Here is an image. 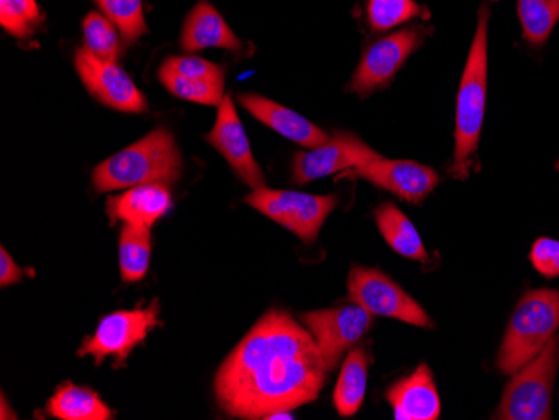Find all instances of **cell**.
<instances>
[{
  "label": "cell",
  "instance_id": "cell-24",
  "mask_svg": "<svg viewBox=\"0 0 559 420\" xmlns=\"http://www.w3.org/2000/svg\"><path fill=\"white\" fill-rule=\"evenodd\" d=\"M158 77L169 93L185 101L219 106L225 97V81L188 80L165 68H159Z\"/></svg>",
  "mask_w": 559,
  "mask_h": 420
},
{
  "label": "cell",
  "instance_id": "cell-20",
  "mask_svg": "<svg viewBox=\"0 0 559 420\" xmlns=\"http://www.w3.org/2000/svg\"><path fill=\"white\" fill-rule=\"evenodd\" d=\"M47 412L61 420H109L111 409L97 397L96 392L80 385L64 384L49 403Z\"/></svg>",
  "mask_w": 559,
  "mask_h": 420
},
{
  "label": "cell",
  "instance_id": "cell-17",
  "mask_svg": "<svg viewBox=\"0 0 559 420\" xmlns=\"http://www.w3.org/2000/svg\"><path fill=\"white\" fill-rule=\"evenodd\" d=\"M171 208L168 184L150 183L130 188L124 193L108 197L106 213L115 221L151 228Z\"/></svg>",
  "mask_w": 559,
  "mask_h": 420
},
{
  "label": "cell",
  "instance_id": "cell-15",
  "mask_svg": "<svg viewBox=\"0 0 559 420\" xmlns=\"http://www.w3.org/2000/svg\"><path fill=\"white\" fill-rule=\"evenodd\" d=\"M238 101L265 127L272 128L276 133L300 144V146L312 149V147L322 146L330 140L329 134L316 127L309 119L301 118L292 109L270 101L260 94H240Z\"/></svg>",
  "mask_w": 559,
  "mask_h": 420
},
{
  "label": "cell",
  "instance_id": "cell-31",
  "mask_svg": "<svg viewBox=\"0 0 559 420\" xmlns=\"http://www.w3.org/2000/svg\"><path fill=\"white\" fill-rule=\"evenodd\" d=\"M24 278V272L15 265L12 256L5 252V249L0 250V285L9 287V285L17 284Z\"/></svg>",
  "mask_w": 559,
  "mask_h": 420
},
{
  "label": "cell",
  "instance_id": "cell-2",
  "mask_svg": "<svg viewBox=\"0 0 559 420\" xmlns=\"http://www.w3.org/2000/svg\"><path fill=\"white\" fill-rule=\"evenodd\" d=\"M491 11L485 4L479 9L476 36L464 68L455 106L454 159L451 175L457 180L469 177L471 158L479 147L488 96V27Z\"/></svg>",
  "mask_w": 559,
  "mask_h": 420
},
{
  "label": "cell",
  "instance_id": "cell-4",
  "mask_svg": "<svg viewBox=\"0 0 559 420\" xmlns=\"http://www.w3.org/2000/svg\"><path fill=\"white\" fill-rule=\"evenodd\" d=\"M558 331L559 290L526 291L506 328L496 365L502 374H516L521 367L539 356Z\"/></svg>",
  "mask_w": 559,
  "mask_h": 420
},
{
  "label": "cell",
  "instance_id": "cell-14",
  "mask_svg": "<svg viewBox=\"0 0 559 420\" xmlns=\"http://www.w3.org/2000/svg\"><path fill=\"white\" fill-rule=\"evenodd\" d=\"M206 141L228 161L235 175L245 184L253 190L265 187V177L259 163L253 158L247 133L238 118L230 94H225L223 97L222 105L218 106L215 128L210 131Z\"/></svg>",
  "mask_w": 559,
  "mask_h": 420
},
{
  "label": "cell",
  "instance_id": "cell-6",
  "mask_svg": "<svg viewBox=\"0 0 559 420\" xmlns=\"http://www.w3.org/2000/svg\"><path fill=\"white\" fill-rule=\"evenodd\" d=\"M243 202L297 235L304 243L312 244L326 216L337 206L338 197L263 187L247 194Z\"/></svg>",
  "mask_w": 559,
  "mask_h": 420
},
{
  "label": "cell",
  "instance_id": "cell-11",
  "mask_svg": "<svg viewBox=\"0 0 559 420\" xmlns=\"http://www.w3.org/2000/svg\"><path fill=\"white\" fill-rule=\"evenodd\" d=\"M379 158V153L373 152L359 136L347 131H337L322 146L294 156L292 180L295 184H307Z\"/></svg>",
  "mask_w": 559,
  "mask_h": 420
},
{
  "label": "cell",
  "instance_id": "cell-28",
  "mask_svg": "<svg viewBox=\"0 0 559 420\" xmlns=\"http://www.w3.org/2000/svg\"><path fill=\"white\" fill-rule=\"evenodd\" d=\"M40 19L36 0H0V24L11 36L19 39L31 36Z\"/></svg>",
  "mask_w": 559,
  "mask_h": 420
},
{
  "label": "cell",
  "instance_id": "cell-26",
  "mask_svg": "<svg viewBox=\"0 0 559 420\" xmlns=\"http://www.w3.org/2000/svg\"><path fill=\"white\" fill-rule=\"evenodd\" d=\"M100 11L108 15L126 43H136L147 33L143 0H96Z\"/></svg>",
  "mask_w": 559,
  "mask_h": 420
},
{
  "label": "cell",
  "instance_id": "cell-16",
  "mask_svg": "<svg viewBox=\"0 0 559 420\" xmlns=\"http://www.w3.org/2000/svg\"><path fill=\"white\" fill-rule=\"evenodd\" d=\"M385 399L397 420H436L441 416V399L432 372L426 363L417 367L409 377L392 385Z\"/></svg>",
  "mask_w": 559,
  "mask_h": 420
},
{
  "label": "cell",
  "instance_id": "cell-30",
  "mask_svg": "<svg viewBox=\"0 0 559 420\" xmlns=\"http://www.w3.org/2000/svg\"><path fill=\"white\" fill-rule=\"evenodd\" d=\"M530 260L543 277H559V241L539 238L531 249Z\"/></svg>",
  "mask_w": 559,
  "mask_h": 420
},
{
  "label": "cell",
  "instance_id": "cell-27",
  "mask_svg": "<svg viewBox=\"0 0 559 420\" xmlns=\"http://www.w3.org/2000/svg\"><path fill=\"white\" fill-rule=\"evenodd\" d=\"M426 11L414 0H369L370 26L376 31H389L414 17H427Z\"/></svg>",
  "mask_w": 559,
  "mask_h": 420
},
{
  "label": "cell",
  "instance_id": "cell-5",
  "mask_svg": "<svg viewBox=\"0 0 559 420\" xmlns=\"http://www.w3.org/2000/svg\"><path fill=\"white\" fill-rule=\"evenodd\" d=\"M559 367V337L549 340L545 349L518 370L506 385L495 419H551V397Z\"/></svg>",
  "mask_w": 559,
  "mask_h": 420
},
{
  "label": "cell",
  "instance_id": "cell-3",
  "mask_svg": "<svg viewBox=\"0 0 559 420\" xmlns=\"http://www.w3.org/2000/svg\"><path fill=\"white\" fill-rule=\"evenodd\" d=\"M181 168L183 159L175 137L159 128L97 165L93 184L99 193L130 190L140 184H171L180 178Z\"/></svg>",
  "mask_w": 559,
  "mask_h": 420
},
{
  "label": "cell",
  "instance_id": "cell-18",
  "mask_svg": "<svg viewBox=\"0 0 559 420\" xmlns=\"http://www.w3.org/2000/svg\"><path fill=\"white\" fill-rule=\"evenodd\" d=\"M209 47H223V49L238 51L241 43L212 4L200 2L194 5L185 21L181 49L188 55H193Z\"/></svg>",
  "mask_w": 559,
  "mask_h": 420
},
{
  "label": "cell",
  "instance_id": "cell-12",
  "mask_svg": "<svg viewBox=\"0 0 559 420\" xmlns=\"http://www.w3.org/2000/svg\"><path fill=\"white\" fill-rule=\"evenodd\" d=\"M75 69L84 86L97 101L116 111H146V97L116 62L97 58L83 47L75 52Z\"/></svg>",
  "mask_w": 559,
  "mask_h": 420
},
{
  "label": "cell",
  "instance_id": "cell-10",
  "mask_svg": "<svg viewBox=\"0 0 559 420\" xmlns=\"http://www.w3.org/2000/svg\"><path fill=\"white\" fill-rule=\"evenodd\" d=\"M424 36L423 27H409L370 46L352 76L347 91L366 97L373 91L388 87L407 58L423 44Z\"/></svg>",
  "mask_w": 559,
  "mask_h": 420
},
{
  "label": "cell",
  "instance_id": "cell-19",
  "mask_svg": "<svg viewBox=\"0 0 559 420\" xmlns=\"http://www.w3.org/2000/svg\"><path fill=\"white\" fill-rule=\"evenodd\" d=\"M376 224L380 235L399 255L416 260V262H427L429 255L424 249L416 227L394 203H384L376 209Z\"/></svg>",
  "mask_w": 559,
  "mask_h": 420
},
{
  "label": "cell",
  "instance_id": "cell-22",
  "mask_svg": "<svg viewBox=\"0 0 559 420\" xmlns=\"http://www.w3.org/2000/svg\"><path fill=\"white\" fill-rule=\"evenodd\" d=\"M150 228L124 224L119 235V268L122 281L133 284L144 278L150 268Z\"/></svg>",
  "mask_w": 559,
  "mask_h": 420
},
{
  "label": "cell",
  "instance_id": "cell-29",
  "mask_svg": "<svg viewBox=\"0 0 559 420\" xmlns=\"http://www.w3.org/2000/svg\"><path fill=\"white\" fill-rule=\"evenodd\" d=\"M162 68L175 72L178 76L188 77V80L225 81V74L219 65L213 64L206 59L197 58V56L168 58L163 62Z\"/></svg>",
  "mask_w": 559,
  "mask_h": 420
},
{
  "label": "cell",
  "instance_id": "cell-7",
  "mask_svg": "<svg viewBox=\"0 0 559 420\" xmlns=\"http://www.w3.org/2000/svg\"><path fill=\"white\" fill-rule=\"evenodd\" d=\"M348 299L372 315L391 316L417 327H432L423 307L405 293L394 280L376 268L355 266L347 280Z\"/></svg>",
  "mask_w": 559,
  "mask_h": 420
},
{
  "label": "cell",
  "instance_id": "cell-9",
  "mask_svg": "<svg viewBox=\"0 0 559 420\" xmlns=\"http://www.w3.org/2000/svg\"><path fill=\"white\" fill-rule=\"evenodd\" d=\"M305 327L316 338L326 370L332 372L345 350L357 344L372 325V313L364 307L345 305L301 315Z\"/></svg>",
  "mask_w": 559,
  "mask_h": 420
},
{
  "label": "cell",
  "instance_id": "cell-8",
  "mask_svg": "<svg viewBox=\"0 0 559 420\" xmlns=\"http://www.w3.org/2000/svg\"><path fill=\"white\" fill-rule=\"evenodd\" d=\"M159 302L147 309L121 310L105 316L97 325L93 337L87 338L78 356H91L100 365L106 357H115V367L124 365L134 347L146 340L151 328L159 325Z\"/></svg>",
  "mask_w": 559,
  "mask_h": 420
},
{
  "label": "cell",
  "instance_id": "cell-23",
  "mask_svg": "<svg viewBox=\"0 0 559 420\" xmlns=\"http://www.w3.org/2000/svg\"><path fill=\"white\" fill-rule=\"evenodd\" d=\"M523 39L531 47L545 46L559 21V0H518Z\"/></svg>",
  "mask_w": 559,
  "mask_h": 420
},
{
  "label": "cell",
  "instance_id": "cell-25",
  "mask_svg": "<svg viewBox=\"0 0 559 420\" xmlns=\"http://www.w3.org/2000/svg\"><path fill=\"white\" fill-rule=\"evenodd\" d=\"M84 43L97 58L116 62L121 58V40L116 33L115 22L108 15L90 12L84 19Z\"/></svg>",
  "mask_w": 559,
  "mask_h": 420
},
{
  "label": "cell",
  "instance_id": "cell-13",
  "mask_svg": "<svg viewBox=\"0 0 559 420\" xmlns=\"http://www.w3.org/2000/svg\"><path fill=\"white\" fill-rule=\"evenodd\" d=\"M348 177L369 181L373 187L397 194L401 200L414 205L429 196L439 184L438 172L429 166L404 159H379L348 169Z\"/></svg>",
  "mask_w": 559,
  "mask_h": 420
},
{
  "label": "cell",
  "instance_id": "cell-1",
  "mask_svg": "<svg viewBox=\"0 0 559 420\" xmlns=\"http://www.w3.org/2000/svg\"><path fill=\"white\" fill-rule=\"evenodd\" d=\"M326 374L313 335L284 310H272L219 367L216 400L238 419H290L292 410L319 397Z\"/></svg>",
  "mask_w": 559,
  "mask_h": 420
},
{
  "label": "cell",
  "instance_id": "cell-21",
  "mask_svg": "<svg viewBox=\"0 0 559 420\" xmlns=\"http://www.w3.org/2000/svg\"><path fill=\"white\" fill-rule=\"evenodd\" d=\"M367 369L369 357L364 349L352 350L342 363L334 392L335 409L342 417L355 416L362 407L367 388Z\"/></svg>",
  "mask_w": 559,
  "mask_h": 420
},
{
  "label": "cell",
  "instance_id": "cell-32",
  "mask_svg": "<svg viewBox=\"0 0 559 420\" xmlns=\"http://www.w3.org/2000/svg\"><path fill=\"white\" fill-rule=\"evenodd\" d=\"M556 169H558V171H559V161L556 163Z\"/></svg>",
  "mask_w": 559,
  "mask_h": 420
}]
</instances>
